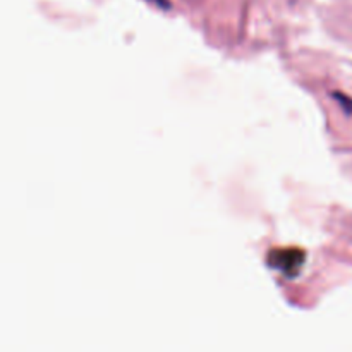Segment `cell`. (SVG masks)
<instances>
[{"instance_id": "obj_1", "label": "cell", "mask_w": 352, "mask_h": 352, "mask_svg": "<svg viewBox=\"0 0 352 352\" xmlns=\"http://www.w3.org/2000/svg\"><path fill=\"white\" fill-rule=\"evenodd\" d=\"M306 253L298 248H284V250H274L268 256L272 267L280 272L285 277H296L301 272L306 261Z\"/></svg>"}, {"instance_id": "obj_2", "label": "cell", "mask_w": 352, "mask_h": 352, "mask_svg": "<svg viewBox=\"0 0 352 352\" xmlns=\"http://www.w3.org/2000/svg\"><path fill=\"white\" fill-rule=\"evenodd\" d=\"M333 98H336L337 102L342 105V109L346 110L347 113H351V116H352V98H349V96L344 95V93H340V91L333 93Z\"/></svg>"}]
</instances>
